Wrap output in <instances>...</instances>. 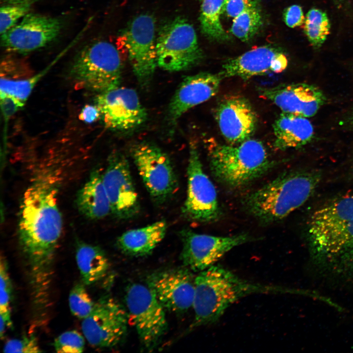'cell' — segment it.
Wrapping results in <instances>:
<instances>
[{"label": "cell", "instance_id": "36", "mask_svg": "<svg viewBox=\"0 0 353 353\" xmlns=\"http://www.w3.org/2000/svg\"><path fill=\"white\" fill-rule=\"evenodd\" d=\"M0 98L1 110L5 121L8 120L25 105L24 102L10 95L0 94Z\"/></svg>", "mask_w": 353, "mask_h": 353}, {"label": "cell", "instance_id": "35", "mask_svg": "<svg viewBox=\"0 0 353 353\" xmlns=\"http://www.w3.org/2000/svg\"><path fill=\"white\" fill-rule=\"evenodd\" d=\"M37 338L33 335L13 339L7 341L3 348L4 353H40Z\"/></svg>", "mask_w": 353, "mask_h": 353}, {"label": "cell", "instance_id": "39", "mask_svg": "<svg viewBox=\"0 0 353 353\" xmlns=\"http://www.w3.org/2000/svg\"><path fill=\"white\" fill-rule=\"evenodd\" d=\"M101 117V112L98 106L92 105L84 106L79 114L80 119L88 124L96 121Z\"/></svg>", "mask_w": 353, "mask_h": 353}, {"label": "cell", "instance_id": "20", "mask_svg": "<svg viewBox=\"0 0 353 353\" xmlns=\"http://www.w3.org/2000/svg\"><path fill=\"white\" fill-rule=\"evenodd\" d=\"M288 65L281 51L270 46L258 47L227 60L220 73L224 78L236 77L247 79L271 73H280Z\"/></svg>", "mask_w": 353, "mask_h": 353}, {"label": "cell", "instance_id": "18", "mask_svg": "<svg viewBox=\"0 0 353 353\" xmlns=\"http://www.w3.org/2000/svg\"><path fill=\"white\" fill-rule=\"evenodd\" d=\"M215 118L220 132L229 144L251 138L257 125V117L250 101L240 95H229L217 104Z\"/></svg>", "mask_w": 353, "mask_h": 353}, {"label": "cell", "instance_id": "2", "mask_svg": "<svg viewBox=\"0 0 353 353\" xmlns=\"http://www.w3.org/2000/svg\"><path fill=\"white\" fill-rule=\"evenodd\" d=\"M292 291L281 286L249 281L215 264L199 272L195 277L192 306L195 317L191 327L216 323L229 307L249 295Z\"/></svg>", "mask_w": 353, "mask_h": 353}, {"label": "cell", "instance_id": "29", "mask_svg": "<svg viewBox=\"0 0 353 353\" xmlns=\"http://www.w3.org/2000/svg\"><path fill=\"white\" fill-rule=\"evenodd\" d=\"M330 23L327 14L313 8L307 12L304 21V32L310 44L316 49L320 48L330 31Z\"/></svg>", "mask_w": 353, "mask_h": 353}, {"label": "cell", "instance_id": "40", "mask_svg": "<svg viewBox=\"0 0 353 353\" xmlns=\"http://www.w3.org/2000/svg\"><path fill=\"white\" fill-rule=\"evenodd\" d=\"M342 125L353 132V109L351 110L343 118Z\"/></svg>", "mask_w": 353, "mask_h": 353}, {"label": "cell", "instance_id": "34", "mask_svg": "<svg viewBox=\"0 0 353 353\" xmlns=\"http://www.w3.org/2000/svg\"><path fill=\"white\" fill-rule=\"evenodd\" d=\"M53 346L58 353H82L85 348L82 335L75 330L66 331L54 340Z\"/></svg>", "mask_w": 353, "mask_h": 353}, {"label": "cell", "instance_id": "4", "mask_svg": "<svg viewBox=\"0 0 353 353\" xmlns=\"http://www.w3.org/2000/svg\"><path fill=\"white\" fill-rule=\"evenodd\" d=\"M209 167L214 178L231 188L247 186L276 165L263 144L250 138L238 144L209 141Z\"/></svg>", "mask_w": 353, "mask_h": 353}, {"label": "cell", "instance_id": "14", "mask_svg": "<svg viewBox=\"0 0 353 353\" xmlns=\"http://www.w3.org/2000/svg\"><path fill=\"white\" fill-rule=\"evenodd\" d=\"M62 25L58 18L29 12L15 25L1 34V45L9 51L28 53L45 47L55 40Z\"/></svg>", "mask_w": 353, "mask_h": 353}, {"label": "cell", "instance_id": "12", "mask_svg": "<svg viewBox=\"0 0 353 353\" xmlns=\"http://www.w3.org/2000/svg\"><path fill=\"white\" fill-rule=\"evenodd\" d=\"M182 243L180 259L184 267L200 272L215 265L234 248L255 240L247 233L229 236L198 233L186 228L180 232Z\"/></svg>", "mask_w": 353, "mask_h": 353}, {"label": "cell", "instance_id": "3", "mask_svg": "<svg viewBox=\"0 0 353 353\" xmlns=\"http://www.w3.org/2000/svg\"><path fill=\"white\" fill-rule=\"evenodd\" d=\"M320 174L309 171L281 173L274 179L247 194L242 200L246 211L263 224L285 218L312 195Z\"/></svg>", "mask_w": 353, "mask_h": 353}, {"label": "cell", "instance_id": "9", "mask_svg": "<svg viewBox=\"0 0 353 353\" xmlns=\"http://www.w3.org/2000/svg\"><path fill=\"white\" fill-rule=\"evenodd\" d=\"M187 189L182 207L185 218L207 223L218 220L221 215L216 188L204 172L196 144L190 142L187 168Z\"/></svg>", "mask_w": 353, "mask_h": 353}, {"label": "cell", "instance_id": "19", "mask_svg": "<svg viewBox=\"0 0 353 353\" xmlns=\"http://www.w3.org/2000/svg\"><path fill=\"white\" fill-rule=\"evenodd\" d=\"M259 95L276 105L282 112L306 118L314 116L327 101L318 87L305 83L258 87Z\"/></svg>", "mask_w": 353, "mask_h": 353}, {"label": "cell", "instance_id": "38", "mask_svg": "<svg viewBox=\"0 0 353 353\" xmlns=\"http://www.w3.org/2000/svg\"><path fill=\"white\" fill-rule=\"evenodd\" d=\"M284 20L286 25L290 27L301 25L304 20L302 7L298 5L288 7L284 11Z\"/></svg>", "mask_w": 353, "mask_h": 353}, {"label": "cell", "instance_id": "23", "mask_svg": "<svg viewBox=\"0 0 353 353\" xmlns=\"http://www.w3.org/2000/svg\"><path fill=\"white\" fill-rule=\"evenodd\" d=\"M274 147L279 150L298 148L309 143L314 130L306 117L282 112L273 125Z\"/></svg>", "mask_w": 353, "mask_h": 353}, {"label": "cell", "instance_id": "17", "mask_svg": "<svg viewBox=\"0 0 353 353\" xmlns=\"http://www.w3.org/2000/svg\"><path fill=\"white\" fill-rule=\"evenodd\" d=\"M187 268L152 273L147 278L148 287L165 309L182 313L193 306L195 279Z\"/></svg>", "mask_w": 353, "mask_h": 353}, {"label": "cell", "instance_id": "41", "mask_svg": "<svg viewBox=\"0 0 353 353\" xmlns=\"http://www.w3.org/2000/svg\"><path fill=\"white\" fill-rule=\"evenodd\" d=\"M35 0H1L3 3H20L25 2H34Z\"/></svg>", "mask_w": 353, "mask_h": 353}, {"label": "cell", "instance_id": "33", "mask_svg": "<svg viewBox=\"0 0 353 353\" xmlns=\"http://www.w3.org/2000/svg\"><path fill=\"white\" fill-rule=\"evenodd\" d=\"M0 319L7 327L12 326L10 303L12 294V284L8 272L7 262L2 256H1L0 265Z\"/></svg>", "mask_w": 353, "mask_h": 353}, {"label": "cell", "instance_id": "26", "mask_svg": "<svg viewBox=\"0 0 353 353\" xmlns=\"http://www.w3.org/2000/svg\"><path fill=\"white\" fill-rule=\"evenodd\" d=\"M76 259L83 283L87 285L101 279L109 266L108 258L101 247L83 242L77 244Z\"/></svg>", "mask_w": 353, "mask_h": 353}, {"label": "cell", "instance_id": "30", "mask_svg": "<svg viewBox=\"0 0 353 353\" xmlns=\"http://www.w3.org/2000/svg\"><path fill=\"white\" fill-rule=\"evenodd\" d=\"M261 24V15L255 2L233 18L231 32L242 41H247L256 34Z\"/></svg>", "mask_w": 353, "mask_h": 353}, {"label": "cell", "instance_id": "43", "mask_svg": "<svg viewBox=\"0 0 353 353\" xmlns=\"http://www.w3.org/2000/svg\"></svg>", "mask_w": 353, "mask_h": 353}, {"label": "cell", "instance_id": "10", "mask_svg": "<svg viewBox=\"0 0 353 353\" xmlns=\"http://www.w3.org/2000/svg\"><path fill=\"white\" fill-rule=\"evenodd\" d=\"M353 220V193L336 197L314 211L308 225L313 262L328 249Z\"/></svg>", "mask_w": 353, "mask_h": 353}, {"label": "cell", "instance_id": "13", "mask_svg": "<svg viewBox=\"0 0 353 353\" xmlns=\"http://www.w3.org/2000/svg\"><path fill=\"white\" fill-rule=\"evenodd\" d=\"M82 320V330L90 345L110 348L119 344L125 336L128 317L117 302L103 298L96 303L92 312Z\"/></svg>", "mask_w": 353, "mask_h": 353}, {"label": "cell", "instance_id": "11", "mask_svg": "<svg viewBox=\"0 0 353 353\" xmlns=\"http://www.w3.org/2000/svg\"><path fill=\"white\" fill-rule=\"evenodd\" d=\"M155 27L154 18L143 14L130 22L122 35L133 73L142 86L150 82L157 65Z\"/></svg>", "mask_w": 353, "mask_h": 353}, {"label": "cell", "instance_id": "31", "mask_svg": "<svg viewBox=\"0 0 353 353\" xmlns=\"http://www.w3.org/2000/svg\"><path fill=\"white\" fill-rule=\"evenodd\" d=\"M95 304L83 284L78 283L73 287L69 296V307L73 315L83 320L91 314Z\"/></svg>", "mask_w": 353, "mask_h": 353}, {"label": "cell", "instance_id": "22", "mask_svg": "<svg viewBox=\"0 0 353 353\" xmlns=\"http://www.w3.org/2000/svg\"><path fill=\"white\" fill-rule=\"evenodd\" d=\"M313 262L322 273L353 283V220Z\"/></svg>", "mask_w": 353, "mask_h": 353}, {"label": "cell", "instance_id": "32", "mask_svg": "<svg viewBox=\"0 0 353 353\" xmlns=\"http://www.w3.org/2000/svg\"><path fill=\"white\" fill-rule=\"evenodd\" d=\"M33 2L3 3L0 7V35L18 23L29 11Z\"/></svg>", "mask_w": 353, "mask_h": 353}, {"label": "cell", "instance_id": "15", "mask_svg": "<svg viewBox=\"0 0 353 353\" xmlns=\"http://www.w3.org/2000/svg\"><path fill=\"white\" fill-rule=\"evenodd\" d=\"M103 184L108 196L111 213L117 218L126 220L140 210L138 196L126 156L118 151L111 153L102 173Z\"/></svg>", "mask_w": 353, "mask_h": 353}, {"label": "cell", "instance_id": "16", "mask_svg": "<svg viewBox=\"0 0 353 353\" xmlns=\"http://www.w3.org/2000/svg\"><path fill=\"white\" fill-rule=\"evenodd\" d=\"M95 101L105 126L110 129H133L147 118L146 110L136 91L131 88L119 86L99 94Z\"/></svg>", "mask_w": 353, "mask_h": 353}, {"label": "cell", "instance_id": "7", "mask_svg": "<svg viewBox=\"0 0 353 353\" xmlns=\"http://www.w3.org/2000/svg\"><path fill=\"white\" fill-rule=\"evenodd\" d=\"M125 299L128 322L135 327L142 344L149 350L154 349L167 329L165 309L148 286L139 283L127 287Z\"/></svg>", "mask_w": 353, "mask_h": 353}, {"label": "cell", "instance_id": "37", "mask_svg": "<svg viewBox=\"0 0 353 353\" xmlns=\"http://www.w3.org/2000/svg\"><path fill=\"white\" fill-rule=\"evenodd\" d=\"M255 3L254 0H224L223 12L227 17L234 18Z\"/></svg>", "mask_w": 353, "mask_h": 353}, {"label": "cell", "instance_id": "6", "mask_svg": "<svg viewBox=\"0 0 353 353\" xmlns=\"http://www.w3.org/2000/svg\"><path fill=\"white\" fill-rule=\"evenodd\" d=\"M156 54L157 65L172 72L191 69L203 59L194 27L179 17L161 28L156 39Z\"/></svg>", "mask_w": 353, "mask_h": 353}, {"label": "cell", "instance_id": "1", "mask_svg": "<svg viewBox=\"0 0 353 353\" xmlns=\"http://www.w3.org/2000/svg\"><path fill=\"white\" fill-rule=\"evenodd\" d=\"M43 160L34 167L21 201L18 234L31 287L50 286L52 265L63 220L58 196L63 169L59 161Z\"/></svg>", "mask_w": 353, "mask_h": 353}, {"label": "cell", "instance_id": "42", "mask_svg": "<svg viewBox=\"0 0 353 353\" xmlns=\"http://www.w3.org/2000/svg\"><path fill=\"white\" fill-rule=\"evenodd\" d=\"M334 0L338 2H339L341 0Z\"/></svg>", "mask_w": 353, "mask_h": 353}, {"label": "cell", "instance_id": "21", "mask_svg": "<svg viewBox=\"0 0 353 353\" xmlns=\"http://www.w3.org/2000/svg\"><path fill=\"white\" fill-rule=\"evenodd\" d=\"M224 77L220 73L201 72L185 77L175 93L168 107L173 125L185 113L214 96Z\"/></svg>", "mask_w": 353, "mask_h": 353}, {"label": "cell", "instance_id": "25", "mask_svg": "<svg viewBox=\"0 0 353 353\" xmlns=\"http://www.w3.org/2000/svg\"><path fill=\"white\" fill-rule=\"evenodd\" d=\"M167 228L165 221H157L125 232L118 238L116 244L126 254L136 257L146 256L150 254L163 240Z\"/></svg>", "mask_w": 353, "mask_h": 353}, {"label": "cell", "instance_id": "8", "mask_svg": "<svg viewBox=\"0 0 353 353\" xmlns=\"http://www.w3.org/2000/svg\"><path fill=\"white\" fill-rule=\"evenodd\" d=\"M131 154L152 200L160 204L170 199L176 192L178 182L168 154L156 145L145 142L133 146Z\"/></svg>", "mask_w": 353, "mask_h": 353}, {"label": "cell", "instance_id": "5", "mask_svg": "<svg viewBox=\"0 0 353 353\" xmlns=\"http://www.w3.org/2000/svg\"><path fill=\"white\" fill-rule=\"evenodd\" d=\"M122 69L116 47L107 41H97L78 52L71 64L70 75L82 88L100 94L120 86Z\"/></svg>", "mask_w": 353, "mask_h": 353}, {"label": "cell", "instance_id": "28", "mask_svg": "<svg viewBox=\"0 0 353 353\" xmlns=\"http://www.w3.org/2000/svg\"><path fill=\"white\" fill-rule=\"evenodd\" d=\"M56 59L38 73L26 78L12 79L1 77L0 94L13 96L25 103L35 86L55 64Z\"/></svg>", "mask_w": 353, "mask_h": 353}, {"label": "cell", "instance_id": "24", "mask_svg": "<svg viewBox=\"0 0 353 353\" xmlns=\"http://www.w3.org/2000/svg\"><path fill=\"white\" fill-rule=\"evenodd\" d=\"M76 204L81 214L91 220L101 219L111 213L110 201L102 180V173L99 170L92 171L78 190Z\"/></svg>", "mask_w": 353, "mask_h": 353}, {"label": "cell", "instance_id": "27", "mask_svg": "<svg viewBox=\"0 0 353 353\" xmlns=\"http://www.w3.org/2000/svg\"><path fill=\"white\" fill-rule=\"evenodd\" d=\"M200 21L203 33L209 39L222 41L228 39L220 20L224 0H202Z\"/></svg>", "mask_w": 353, "mask_h": 353}]
</instances>
